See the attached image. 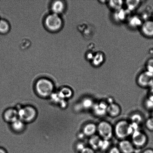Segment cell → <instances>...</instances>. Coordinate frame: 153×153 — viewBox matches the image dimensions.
Returning a JSON list of instances; mask_svg holds the SVG:
<instances>
[{
  "mask_svg": "<svg viewBox=\"0 0 153 153\" xmlns=\"http://www.w3.org/2000/svg\"><path fill=\"white\" fill-rule=\"evenodd\" d=\"M128 20L129 26L134 29L140 28L143 23L141 18L136 15L130 16Z\"/></svg>",
  "mask_w": 153,
  "mask_h": 153,
  "instance_id": "cell-17",
  "label": "cell"
},
{
  "mask_svg": "<svg viewBox=\"0 0 153 153\" xmlns=\"http://www.w3.org/2000/svg\"><path fill=\"white\" fill-rule=\"evenodd\" d=\"M94 103L92 99L89 97H85L80 102L82 109H92Z\"/></svg>",
  "mask_w": 153,
  "mask_h": 153,
  "instance_id": "cell-21",
  "label": "cell"
},
{
  "mask_svg": "<svg viewBox=\"0 0 153 153\" xmlns=\"http://www.w3.org/2000/svg\"><path fill=\"white\" fill-rule=\"evenodd\" d=\"M140 1H126L127 10L130 12L136 10L140 5Z\"/></svg>",
  "mask_w": 153,
  "mask_h": 153,
  "instance_id": "cell-22",
  "label": "cell"
},
{
  "mask_svg": "<svg viewBox=\"0 0 153 153\" xmlns=\"http://www.w3.org/2000/svg\"><path fill=\"white\" fill-rule=\"evenodd\" d=\"M62 20L59 15L52 13L46 16L45 24L46 27L49 30L56 31L62 27Z\"/></svg>",
  "mask_w": 153,
  "mask_h": 153,
  "instance_id": "cell-5",
  "label": "cell"
},
{
  "mask_svg": "<svg viewBox=\"0 0 153 153\" xmlns=\"http://www.w3.org/2000/svg\"><path fill=\"white\" fill-rule=\"evenodd\" d=\"M0 153H8L6 149L0 146Z\"/></svg>",
  "mask_w": 153,
  "mask_h": 153,
  "instance_id": "cell-32",
  "label": "cell"
},
{
  "mask_svg": "<svg viewBox=\"0 0 153 153\" xmlns=\"http://www.w3.org/2000/svg\"><path fill=\"white\" fill-rule=\"evenodd\" d=\"M118 148L121 152L123 153H133L135 151V146L133 143L126 139L121 140Z\"/></svg>",
  "mask_w": 153,
  "mask_h": 153,
  "instance_id": "cell-10",
  "label": "cell"
},
{
  "mask_svg": "<svg viewBox=\"0 0 153 153\" xmlns=\"http://www.w3.org/2000/svg\"><path fill=\"white\" fill-rule=\"evenodd\" d=\"M124 4L123 1L120 0L108 1V6L109 8L114 12L117 11L123 8Z\"/></svg>",
  "mask_w": 153,
  "mask_h": 153,
  "instance_id": "cell-20",
  "label": "cell"
},
{
  "mask_svg": "<svg viewBox=\"0 0 153 153\" xmlns=\"http://www.w3.org/2000/svg\"><path fill=\"white\" fill-rule=\"evenodd\" d=\"M108 104L106 102L102 101L95 103L92 108L94 114L98 117H103L107 114Z\"/></svg>",
  "mask_w": 153,
  "mask_h": 153,
  "instance_id": "cell-9",
  "label": "cell"
},
{
  "mask_svg": "<svg viewBox=\"0 0 153 153\" xmlns=\"http://www.w3.org/2000/svg\"><path fill=\"white\" fill-rule=\"evenodd\" d=\"M137 81L140 87H150L153 84V74L147 71H144L138 76Z\"/></svg>",
  "mask_w": 153,
  "mask_h": 153,
  "instance_id": "cell-7",
  "label": "cell"
},
{
  "mask_svg": "<svg viewBox=\"0 0 153 153\" xmlns=\"http://www.w3.org/2000/svg\"><path fill=\"white\" fill-rule=\"evenodd\" d=\"M143 153H153V149L148 148L144 151Z\"/></svg>",
  "mask_w": 153,
  "mask_h": 153,
  "instance_id": "cell-31",
  "label": "cell"
},
{
  "mask_svg": "<svg viewBox=\"0 0 153 153\" xmlns=\"http://www.w3.org/2000/svg\"><path fill=\"white\" fill-rule=\"evenodd\" d=\"M121 111L119 105L114 102L108 105L107 114L112 117H116L119 116L121 114Z\"/></svg>",
  "mask_w": 153,
  "mask_h": 153,
  "instance_id": "cell-15",
  "label": "cell"
},
{
  "mask_svg": "<svg viewBox=\"0 0 153 153\" xmlns=\"http://www.w3.org/2000/svg\"><path fill=\"white\" fill-rule=\"evenodd\" d=\"M130 123L125 120L118 121L114 127V134L121 140L126 139L130 135Z\"/></svg>",
  "mask_w": 153,
  "mask_h": 153,
  "instance_id": "cell-3",
  "label": "cell"
},
{
  "mask_svg": "<svg viewBox=\"0 0 153 153\" xmlns=\"http://www.w3.org/2000/svg\"><path fill=\"white\" fill-rule=\"evenodd\" d=\"M2 117L6 123L11 124L19 119L18 110L15 108H7L3 112Z\"/></svg>",
  "mask_w": 153,
  "mask_h": 153,
  "instance_id": "cell-8",
  "label": "cell"
},
{
  "mask_svg": "<svg viewBox=\"0 0 153 153\" xmlns=\"http://www.w3.org/2000/svg\"><path fill=\"white\" fill-rule=\"evenodd\" d=\"M152 117H153V110L152 111Z\"/></svg>",
  "mask_w": 153,
  "mask_h": 153,
  "instance_id": "cell-33",
  "label": "cell"
},
{
  "mask_svg": "<svg viewBox=\"0 0 153 153\" xmlns=\"http://www.w3.org/2000/svg\"><path fill=\"white\" fill-rule=\"evenodd\" d=\"M131 142L135 147H142L147 143L148 137L147 135L140 130L135 132L131 135Z\"/></svg>",
  "mask_w": 153,
  "mask_h": 153,
  "instance_id": "cell-6",
  "label": "cell"
},
{
  "mask_svg": "<svg viewBox=\"0 0 153 153\" xmlns=\"http://www.w3.org/2000/svg\"><path fill=\"white\" fill-rule=\"evenodd\" d=\"M34 88L36 94L43 99L49 98L56 90L53 81L46 78H40L36 81Z\"/></svg>",
  "mask_w": 153,
  "mask_h": 153,
  "instance_id": "cell-1",
  "label": "cell"
},
{
  "mask_svg": "<svg viewBox=\"0 0 153 153\" xmlns=\"http://www.w3.org/2000/svg\"><path fill=\"white\" fill-rule=\"evenodd\" d=\"M85 144L82 141H79L76 142L74 145V149L76 152L80 153L86 147Z\"/></svg>",
  "mask_w": 153,
  "mask_h": 153,
  "instance_id": "cell-26",
  "label": "cell"
},
{
  "mask_svg": "<svg viewBox=\"0 0 153 153\" xmlns=\"http://www.w3.org/2000/svg\"><path fill=\"white\" fill-rule=\"evenodd\" d=\"M65 9V4L62 1H56L52 3L51 10L53 13L59 15L64 12Z\"/></svg>",
  "mask_w": 153,
  "mask_h": 153,
  "instance_id": "cell-16",
  "label": "cell"
},
{
  "mask_svg": "<svg viewBox=\"0 0 153 153\" xmlns=\"http://www.w3.org/2000/svg\"><path fill=\"white\" fill-rule=\"evenodd\" d=\"M145 126L149 131H153V117L151 116L146 120Z\"/></svg>",
  "mask_w": 153,
  "mask_h": 153,
  "instance_id": "cell-27",
  "label": "cell"
},
{
  "mask_svg": "<svg viewBox=\"0 0 153 153\" xmlns=\"http://www.w3.org/2000/svg\"><path fill=\"white\" fill-rule=\"evenodd\" d=\"M82 131L86 137H91L96 134L97 125L93 123H88L84 126Z\"/></svg>",
  "mask_w": 153,
  "mask_h": 153,
  "instance_id": "cell-14",
  "label": "cell"
},
{
  "mask_svg": "<svg viewBox=\"0 0 153 153\" xmlns=\"http://www.w3.org/2000/svg\"><path fill=\"white\" fill-rule=\"evenodd\" d=\"M15 108L18 110L19 119L25 123H32L36 119L37 111L34 106L27 105L24 106H18Z\"/></svg>",
  "mask_w": 153,
  "mask_h": 153,
  "instance_id": "cell-2",
  "label": "cell"
},
{
  "mask_svg": "<svg viewBox=\"0 0 153 153\" xmlns=\"http://www.w3.org/2000/svg\"><path fill=\"white\" fill-rule=\"evenodd\" d=\"M130 120L131 121L130 123L140 125L143 122V117L140 114L135 113L132 114L130 116Z\"/></svg>",
  "mask_w": 153,
  "mask_h": 153,
  "instance_id": "cell-23",
  "label": "cell"
},
{
  "mask_svg": "<svg viewBox=\"0 0 153 153\" xmlns=\"http://www.w3.org/2000/svg\"><path fill=\"white\" fill-rule=\"evenodd\" d=\"M146 71L153 74V58L148 60L146 64Z\"/></svg>",
  "mask_w": 153,
  "mask_h": 153,
  "instance_id": "cell-28",
  "label": "cell"
},
{
  "mask_svg": "<svg viewBox=\"0 0 153 153\" xmlns=\"http://www.w3.org/2000/svg\"><path fill=\"white\" fill-rule=\"evenodd\" d=\"M109 141L110 140H104L102 139L99 144V150L104 151L108 149L110 145Z\"/></svg>",
  "mask_w": 153,
  "mask_h": 153,
  "instance_id": "cell-25",
  "label": "cell"
},
{
  "mask_svg": "<svg viewBox=\"0 0 153 153\" xmlns=\"http://www.w3.org/2000/svg\"><path fill=\"white\" fill-rule=\"evenodd\" d=\"M114 19L117 22H124L126 20H128L129 15L130 11L127 10L123 8L117 11L114 12Z\"/></svg>",
  "mask_w": 153,
  "mask_h": 153,
  "instance_id": "cell-13",
  "label": "cell"
},
{
  "mask_svg": "<svg viewBox=\"0 0 153 153\" xmlns=\"http://www.w3.org/2000/svg\"><path fill=\"white\" fill-rule=\"evenodd\" d=\"M101 139L98 135L95 134L90 137L88 140L90 147L92 148L94 151L99 150V144Z\"/></svg>",
  "mask_w": 153,
  "mask_h": 153,
  "instance_id": "cell-19",
  "label": "cell"
},
{
  "mask_svg": "<svg viewBox=\"0 0 153 153\" xmlns=\"http://www.w3.org/2000/svg\"><path fill=\"white\" fill-rule=\"evenodd\" d=\"M97 132L101 139L110 140L114 134V127L108 121H101L97 125Z\"/></svg>",
  "mask_w": 153,
  "mask_h": 153,
  "instance_id": "cell-4",
  "label": "cell"
},
{
  "mask_svg": "<svg viewBox=\"0 0 153 153\" xmlns=\"http://www.w3.org/2000/svg\"><path fill=\"white\" fill-rule=\"evenodd\" d=\"M119 148L116 146L112 147L109 149V153H121Z\"/></svg>",
  "mask_w": 153,
  "mask_h": 153,
  "instance_id": "cell-30",
  "label": "cell"
},
{
  "mask_svg": "<svg viewBox=\"0 0 153 153\" xmlns=\"http://www.w3.org/2000/svg\"><path fill=\"white\" fill-rule=\"evenodd\" d=\"M10 29V25L8 22L4 19H0V33L6 34Z\"/></svg>",
  "mask_w": 153,
  "mask_h": 153,
  "instance_id": "cell-24",
  "label": "cell"
},
{
  "mask_svg": "<svg viewBox=\"0 0 153 153\" xmlns=\"http://www.w3.org/2000/svg\"><path fill=\"white\" fill-rule=\"evenodd\" d=\"M10 124L12 131L17 134L23 132L26 128V124L19 118Z\"/></svg>",
  "mask_w": 153,
  "mask_h": 153,
  "instance_id": "cell-12",
  "label": "cell"
},
{
  "mask_svg": "<svg viewBox=\"0 0 153 153\" xmlns=\"http://www.w3.org/2000/svg\"><path fill=\"white\" fill-rule=\"evenodd\" d=\"M105 55L101 52H97L94 55L91 60V63L93 66L97 67L100 66L103 64L105 60Z\"/></svg>",
  "mask_w": 153,
  "mask_h": 153,
  "instance_id": "cell-18",
  "label": "cell"
},
{
  "mask_svg": "<svg viewBox=\"0 0 153 153\" xmlns=\"http://www.w3.org/2000/svg\"><path fill=\"white\" fill-rule=\"evenodd\" d=\"M79 153H95V151L90 147H86L83 150Z\"/></svg>",
  "mask_w": 153,
  "mask_h": 153,
  "instance_id": "cell-29",
  "label": "cell"
},
{
  "mask_svg": "<svg viewBox=\"0 0 153 153\" xmlns=\"http://www.w3.org/2000/svg\"><path fill=\"white\" fill-rule=\"evenodd\" d=\"M140 28L141 32L145 36L153 37V21H145Z\"/></svg>",
  "mask_w": 153,
  "mask_h": 153,
  "instance_id": "cell-11",
  "label": "cell"
}]
</instances>
